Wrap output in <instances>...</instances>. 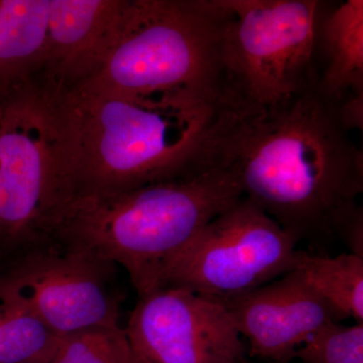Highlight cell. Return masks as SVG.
Returning <instances> with one entry per match:
<instances>
[{
    "instance_id": "9c48e42d",
    "label": "cell",
    "mask_w": 363,
    "mask_h": 363,
    "mask_svg": "<svg viewBox=\"0 0 363 363\" xmlns=\"http://www.w3.org/2000/svg\"><path fill=\"white\" fill-rule=\"evenodd\" d=\"M135 357L150 363H240L245 348L225 304L179 286L143 297L124 329Z\"/></svg>"
},
{
    "instance_id": "4fadbf2b",
    "label": "cell",
    "mask_w": 363,
    "mask_h": 363,
    "mask_svg": "<svg viewBox=\"0 0 363 363\" xmlns=\"http://www.w3.org/2000/svg\"><path fill=\"white\" fill-rule=\"evenodd\" d=\"M50 0H0V85L43 72Z\"/></svg>"
},
{
    "instance_id": "8fae6325",
    "label": "cell",
    "mask_w": 363,
    "mask_h": 363,
    "mask_svg": "<svg viewBox=\"0 0 363 363\" xmlns=\"http://www.w3.org/2000/svg\"><path fill=\"white\" fill-rule=\"evenodd\" d=\"M124 0H50L43 73L64 87L80 84L104 63Z\"/></svg>"
},
{
    "instance_id": "5bb4252c",
    "label": "cell",
    "mask_w": 363,
    "mask_h": 363,
    "mask_svg": "<svg viewBox=\"0 0 363 363\" xmlns=\"http://www.w3.org/2000/svg\"><path fill=\"white\" fill-rule=\"evenodd\" d=\"M308 286L340 317L363 324V257L298 250L295 267Z\"/></svg>"
},
{
    "instance_id": "52a82bcc",
    "label": "cell",
    "mask_w": 363,
    "mask_h": 363,
    "mask_svg": "<svg viewBox=\"0 0 363 363\" xmlns=\"http://www.w3.org/2000/svg\"><path fill=\"white\" fill-rule=\"evenodd\" d=\"M298 250L290 234L242 197L169 264L161 288L179 286L224 302L293 271Z\"/></svg>"
},
{
    "instance_id": "ac0fdd59",
    "label": "cell",
    "mask_w": 363,
    "mask_h": 363,
    "mask_svg": "<svg viewBox=\"0 0 363 363\" xmlns=\"http://www.w3.org/2000/svg\"><path fill=\"white\" fill-rule=\"evenodd\" d=\"M135 363H150V362H145V360L142 359V358H138V357H135Z\"/></svg>"
},
{
    "instance_id": "8992f818",
    "label": "cell",
    "mask_w": 363,
    "mask_h": 363,
    "mask_svg": "<svg viewBox=\"0 0 363 363\" xmlns=\"http://www.w3.org/2000/svg\"><path fill=\"white\" fill-rule=\"evenodd\" d=\"M226 111L271 108L318 83V0H218Z\"/></svg>"
},
{
    "instance_id": "d6986e66",
    "label": "cell",
    "mask_w": 363,
    "mask_h": 363,
    "mask_svg": "<svg viewBox=\"0 0 363 363\" xmlns=\"http://www.w3.org/2000/svg\"><path fill=\"white\" fill-rule=\"evenodd\" d=\"M240 363H248V362H247V359H243L242 362H241Z\"/></svg>"
},
{
    "instance_id": "2e32d148",
    "label": "cell",
    "mask_w": 363,
    "mask_h": 363,
    "mask_svg": "<svg viewBox=\"0 0 363 363\" xmlns=\"http://www.w3.org/2000/svg\"><path fill=\"white\" fill-rule=\"evenodd\" d=\"M135 355L121 327H104L62 338L47 363H135Z\"/></svg>"
},
{
    "instance_id": "ba28073f",
    "label": "cell",
    "mask_w": 363,
    "mask_h": 363,
    "mask_svg": "<svg viewBox=\"0 0 363 363\" xmlns=\"http://www.w3.org/2000/svg\"><path fill=\"white\" fill-rule=\"evenodd\" d=\"M7 262L0 274V298L25 308L59 337L119 327L116 264L56 241Z\"/></svg>"
},
{
    "instance_id": "30bf717a",
    "label": "cell",
    "mask_w": 363,
    "mask_h": 363,
    "mask_svg": "<svg viewBox=\"0 0 363 363\" xmlns=\"http://www.w3.org/2000/svg\"><path fill=\"white\" fill-rule=\"evenodd\" d=\"M222 303L247 339L250 357L274 363L295 359L298 348L316 332L342 321L296 269Z\"/></svg>"
},
{
    "instance_id": "7a4b0ae2",
    "label": "cell",
    "mask_w": 363,
    "mask_h": 363,
    "mask_svg": "<svg viewBox=\"0 0 363 363\" xmlns=\"http://www.w3.org/2000/svg\"><path fill=\"white\" fill-rule=\"evenodd\" d=\"M57 86L75 196L140 187L211 167L210 145L224 112L218 106L184 97Z\"/></svg>"
},
{
    "instance_id": "7c38bea8",
    "label": "cell",
    "mask_w": 363,
    "mask_h": 363,
    "mask_svg": "<svg viewBox=\"0 0 363 363\" xmlns=\"http://www.w3.org/2000/svg\"><path fill=\"white\" fill-rule=\"evenodd\" d=\"M325 68L318 77L322 94L340 101L363 92V1L346 0L322 9L317 30Z\"/></svg>"
},
{
    "instance_id": "277c9868",
    "label": "cell",
    "mask_w": 363,
    "mask_h": 363,
    "mask_svg": "<svg viewBox=\"0 0 363 363\" xmlns=\"http://www.w3.org/2000/svg\"><path fill=\"white\" fill-rule=\"evenodd\" d=\"M225 13L218 0H124L104 63L77 85L224 105Z\"/></svg>"
},
{
    "instance_id": "e0dca14e",
    "label": "cell",
    "mask_w": 363,
    "mask_h": 363,
    "mask_svg": "<svg viewBox=\"0 0 363 363\" xmlns=\"http://www.w3.org/2000/svg\"><path fill=\"white\" fill-rule=\"evenodd\" d=\"M304 363H363V324L327 325L297 351Z\"/></svg>"
},
{
    "instance_id": "3957f363",
    "label": "cell",
    "mask_w": 363,
    "mask_h": 363,
    "mask_svg": "<svg viewBox=\"0 0 363 363\" xmlns=\"http://www.w3.org/2000/svg\"><path fill=\"white\" fill-rule=\"evenodd\" d=\"M243 197L223 167L74 197L51 241L121 267L138 298L161 288L169 264L197 234Z\"/></svg>"
},
{
    "instance_id": "9a60e30c",
    "label": "cell",
    "mask_w": 363,
    "mask_h": 363,
    "mask_svg": "<svg viewBox=\"0 0 363 363\" xmlns=\"http://www.w3.org/2000/svg\"><path fill=\"white\" fill-rule=\"evenodd\" d=\"M61 340L25 308L0 298V363H47Z\"/></svg>"
},
{
    "instance_id": "6da1fadb",
    "label": "cell",
    "mask_w": 363,
    "mask_h": 363,
    "mask_svg": "<svg viewBox=\"0 0 363 363\" xmlns=\"http://www.w3.org/2000/svg\"><path fill=\"white\" fill-rule=\"evenodd\" d=\"M350 133L339 101L322 94L317 83L271 108L224 112L209 161L230 172L243 197L298 245L340 238L359 253L363 155Z\"/></svg>"
},
{
    "instance_id": "5b68a950",
    "label": "cell",
    "mask_w": 363,
    "mask_h": 363,
    "mask_svg": "<svg viewBox=\"0 0 363 363\" xmlns=\"http://www.w3.org/2000/svg\"><path fill=\"white\" fill-rule=\"evenodd\" d=\"M75 194L58 86L43 72L0 85V260L49 242Z\"/></svg>"
}]
</instances>
